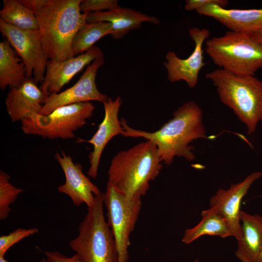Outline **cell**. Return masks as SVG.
<instances>
[{
    "label": "cell",
    "mask_w": 262,
    "mask_h": 262,
    "mask_svg": "<svg viewBox=\"0 0 262 262\" xmlns=\"http://www.w3.org/2000/svg\"><path fill=\"white\" fill-rule=\"evenodd\" d=\"M202 118L201 108L195 101H189L180 106L173 113V117L154 132L131 128L122 118L121 135L151 141L157 147L161 161L167 165L172 163L175 157L192 161L196 157L190 143L199 138H208Z\"/></svg>",
    "instance_id": "obj_1"
},
{
    "label": "cell",
    "mask_w": 262,
    "mask_h": 262,
    "mask_svg": "<svg viewBox=\"0 0 262 262\" xmlns=\"http://www.w3.org/2000/svg\"><path fill=\"white\" fill-rule=\"evenodd\" d=\"M20 1L35 15L48 60L63 61L74 57L73 38L87 22V14L80 9L82 0Z\"/></svg>",
    "instance_id": "obj_2"
},
{
    "label": "cell",
    "mask_w": 262,
    "mask_h": 262,
    "mask_svg": "<svg viewBox=\"0 0 262 262\" xmlns=\"http://www.w3.org/2000/svg\"><path fill=\"white\" fill-rule=\"evenodd\" d=\"M162 167L157 147L147 140L119 151L113 158L107 183L129 199L141 198Z\"/></svg>",
    "instance_id": "obj_3"
},
{
    "label": "cell",
    "mask_w": 262,
    "mask_h": 262,
    "mask_svg": "<svg viewBox=\"0 0 262 262\" xmlns=\"http://www.w3.org/2000/svg\"><path fill=\"white\" fill-rule=\"evenodd\" d=\"M205 77L215 87L220 100L232 110L249 135L262 121V82L255 76H239L218 68Z\"/></svg>",
    "instance_id": "obj_4"
},
{
    "label": "cell",
    "mask_w": 262,
    "mask_h": 262,
    "mask_svg": "<svg viewBox=\"0 0 262 262\" xmlns=\"http://www.w3.org/2000/svg\"><path fill=\"white\" fill-rule=\"evenodd\" d=\"M205 44L207 54L219 68L239 76H255L262 68V45L252 34L229 31Z\"/></svg>",
    "instance_id": "obj_5"
},
{
    "label": "cell",
    "mask_w": 262,
    "mask_h": 262,
    "mask_svg": "<svg viewBox=\"0 0 262 262\" xmlns=\"http://www.w3.org/2000/svg\"><path fill=\"white\" fill-rule=\"evenodd\" d=\"M104 193L95 196L94 204L80 223L70 248L84 262H119L116 243L103 212Z\"/></svg>",
    "instance_id": "obj_6"
},
{
    "label": "cell",
    "mask_w": 262,
    "mask_h": 262,
    "mask_svg": "<svg viewBox=\"0 0 262 262\" xmlns=\"http://www.w3.org/2000/svg\"><path fill=\"white\" fill-rule=\"evenodd\" d=\"M95 109L91 102H80L60 107L44 115L32 113L21 121L26 134L38 135L50 139H68L91 118Z\"/></svg>",
    "instance_id": "obj_7"
},
{
    "label": "cell",
    "mask_w": 262,
    "mask_h": 262,
    "mask_svg": "<svg viewBox=\"0 0 262 262\" xmlns=\"http://www.w3.org/2000/svg\"><path fill=\"white\" fill-rule=\"evenodd\" d=\"M104 204L108 223L116 243L119 262H127L130 237L139 217L141 198L129 199L107 183L104 193Z\"/></svg>",
    "instance_id": "obj_8"
},
{
    "label": "cell",
    "mask_w": 262,
    "mask_h": 262,
    "mask_svg": "<svg viewBox=\"0 0 262 262\" xmlns=\"http://www.w3.org/2000/svg\"><path fill=\"white\" fill-rule=\"evenodd\" d=\"M0 31L25 66L26 77L37 84L43 82L48 59L44 49L39 30H25L0 19Z\"/></svg>",
    "instance_id": "obj_9"
},
{
    "label": "cell",
    "mask_w": 262,
    "mask_h": 262,
    "mask_svg": "<svg viewBox=\"0 0 262 262\" xmlns=\"http://www.w3.org/2000/svg\"><path fill=\"white\" fill-rule=\"evenodd\" d=\"M104 63V58L94 60L88 65L78 81L72 86L48 96L39 114L46 115L60 107L80 102L96 101L104 103L108 98L107 95L99 91L96 84L98 71Z\"/></svg>",
    "instance_id": "obj_10"
},
{
    "label": "cell",
    "mask_w": 262,
    "mask_h": 262,
    "mask_svg": "<svg viewBox=\"0 0 262 262\" xmlns=\"http://www.w3.org/2000/svg\"><path fill=\"white\" fill-rule=\"evenodd\" d=\"M189 33L195 43L192 53L186 59H181L174 52L169 51L165 56L166 61L164 65L170 82L182 80L193 88L197 84L199 72L206 65L203 46L209 37L210 32L207 29L193 27L189 30Z\"/></svg>",
    "instance_id": "obj_11"
},
{
    "label": "cell",
    "mask_w": 262,
    "mask_h": 262,
    "mask_svg": "<svg viewBox=\"0 0 262 262\" xmlns=\"http://www.w3.org/2000/svg\"><path fill=\"white\" fill-rule=\"evenodd\" d=\"M262 176L260 171L249 174L243 181L231 184L228 189H219L210 198V208L227 221L232 236L238 241L242 236L240 220L241 203L252 184Z\"/></svg>",
    "instance_id": "obj_12"
},
{
    "label": "cell",
    "mask_w": 262,
    "mask_h": 262,
    "mask_svg": "<svg viewBox=\"0 0 262 262\" xmlns=\"http://www.w3.org/2000/svg\"><path fill=\"white\" fill-rule=\"evenodd\" d=\"M102 58H104L102 51L94 46L86 52L65 60H48L44 79L40 88L47 96L57 94L86 66Z\"/></svg>",
    "instance_id": "obj_13"
},
{
    "label": "cell",
    "mask_w": 262,
    "mask_h": 262,
    "mask_svg": "<svg viewBox=\"0 0 262 262\" xmlns=\"http://www.w3.org/2000/svg\"><path fill=\"white\" fill-rule=\"evenodd\" d=\"M54 157L66 178L65 182L58 187V192L69 196L74 206L79 207L85 203L87 207L91 206L96 196L101 192L83 173L82 165L75 164L72 157L63 151L57 152Z\"/></svg>",
    "instance_id": "obj_14"
},
{
    "label": "cell",
    "mask_w": 262,
    "mask_h": 262,
    "mask_svg": "<svg viewBox=\"0 0 262 262\" xmlns=\"http://www.w3.org/2000/svg\"><path fill=\"white\" fill-rule=\"evenodd\" d=\"M122 100L118 96L115 100L108 98L103 103L104 117L98 129L89 140L79 139V142H86L92 144L93 150L89 155L90 167L87 174L93 179L97 178L102 153L108 142L115 136L123 132L121 121L118 117Z\"/></svg>",
    "instance_id": "obj_15"
},
{
    "label": "cell",
    "mask_w": 262,
    "mask_h": 262,
    "mask_svg": "<svg viewBox=\"0 0 262 262\" xmlns=\"http://www.w3.org/2000/svg\"><path fill=\"white\" fill-rule=\"evenodd\" d=\"M196 12L199 15L214 18L229 31L251 34L262 31V8L228 9L213 3Z\"/></svg>",
    "instance_id": "obj_16"
},
{
    "label": "cell",
    "mask_w": 262,
    "mask_h": 262,
    "mask_svg": "<svg viewBox=\"0 0 262 262\" xmlns=\"http://www.w3.org/2000/svg\"><path fill=\"white\" fill-rule=\"evenodd\" d=\"M47 97L33 79L10 88L5 104L12 121H22L32 113H39Z\"/></svg>",
    "instance_id": "obj_17"
},
{
    "label": "cell",
    "mask_w": 262,
    "mask_h": 262,
    "mask_svg": "<svg viewBox=\"0 0 262 262\" xmlns=\"http://www.w3.org/2000/svg\"><path fill=\"white\" fill-rule=\"evenodd\" d=\"M87 22L104 21L110 23L115 39L123 38L130 31L139 29L141 23L148 22L156 25L160 23L155 16L144 14L128 8H119L110 11L91 13L87 14Z\"/></svg>",
    "instance_id": "obj_18"
},
{
    "label": "cell",
    "mask_w": 262,
    "mask_h": 262,
    "mask_svg": "<svg viewBox=\"0 0 262 262\" xmlns=\"http://www.w3.org/2000/svg\"><path fill=\"white\" fill-rule=\"evenodd\" d=\"M240 220L242 236L235 256L241 262H256L262 249V216L241 211Z\"/></svg>",
    "instance_id": "obj_19"
},
{
    "label": "cell",
    "mask_w": 262,
    "mask_h": 262,
    "mask_svg": "<svg viewBox=\"0 0 262 262\" xmlns=\"http://www.w3.org/2000/svg\"><path fill=\"white\" fill-rule=\"evenodd\" d=\"M26 79L25 66L9 42H0V88H10L21 84Z\"/></svg>",
    "instance_id": "obj_20"
},
{
    "label": "cell",
    "mask_w": 262,
    "mask_h": 262,
    "mask_svg": "<svg viewBox=\"0 0 262 262\" xmlns=\"http://www.w3.org/2000/svg\"><path fill=\"white\" fill-rule=\"evenodd\" d=\"M205 235L218 236L223 238L232 236L225 219L210 208L201 212V220L196 226L185 230L181 241L185 244H189Z\"/></svg>",
    "instance_id": "obj_21"
},
{
    "label": "cell",
    "mask_w": 262,
    "mask_h": 262,
    "mask_svg": "<svg viewBox=\"0 0 262 262\" xmlns=\"http://www.w3.org/2000/svg\"><path fill=\"white\" fill-rule=\"evenodd\" d=\"M0 19L15 27L25 30H39L33 11L20 0H3Z\"/></svg>",
    "instance_id": "obj_22"
},
{
    "label": "cell",
    "mask_w": 262,
    "mask_h": 262,
    "mask_svg": "<svg viewBox=\"0 0 262 262\" xmlns=\"http://www.w3.org/2000/svg\"><path fill=\"white\" fill-rule=\"evenodd\" d=\"M112 24L108 22H86L75 34L72 49L75 56L86 52L100 38L113 33Z\"/></svg>",
    "instance_id": "obj_23"
},
{
    "label": "cell",
    "mask_w": 262,
    "mask_h": 262,
    "mask_svg": "<svg viewBox=\"0 0 262 262\" xmlns=\"http://www.w3.org/2000/svg\"><path fill=\"white\" fill-rule=\"evenodd\" d=\"M10 177L4 171H0V219H7L14 203L19 194L24 191L21 188L13 185L9 181Z\"/></svg>",
    "instance_id": "obj_24"
},
{
    "label": "cell",
    "mask_w": 262,
    "mask_h": 262,
    "mask_svg": "<svg viewBox=\"0 0 262 262\" xmlns=\"http://www.w3.org/2000/svg\"><path fill=\"white\" fill-rule=\"evenodd\" d=\"M36 228L30 229L18 228L7 235L0 237V256L5 254L13 246L21 240L38 232Z\"/></svg>",
    "instance_id": "obj_25"
},
{
    "label": "cell",
    "mask_w": 262,
    "mask_h": 262,
    "mask_svg": "<svg viewBox=\"0 0 262 262\" xmlns=\"http://www.w3.org/2000/svg\"><path fill=\"white\" fill-rule=\"evenodd\" d=\"M120 7L116 0H82L80 5L81 12L86 14L110 11Z\"/></svg>",
    "instance_id": "obj_26"
},
{
    "label": "cell",
    "mask_w": 262,
    "mask_h": 262,
    "mask_svg": "<svg viewBox=\"0 0 262 262\" xmlns=\"http://www.w3.org/2000/svg\"><path fill=\"white\" fill-rule=\"evenodd\" d=\"M44 253L46 257L38 262H84L76 253L70 257L58 251H45Z\"/></svg>",
    "instance_id": "obj_27"
},
{
    "label": "cell",
    "mask_w": 262,
    "mask_h": 262,
    "mask_svg": "<svg viewBox=\"0 0 262 262\" xmlns=\"http://www.w3.org/2000/svg\"><path fill=\"white\" fill-rule=\"evenodd\" d=\"M215 3L220 7L226 8L229 4L227 0H186L184 8L187 11H197L206 5Z\"/></svg>",
    "instance_id": "obj_28"
},
{
    "label": "cell",
    "mask_w": 262,
    "mask_h": 262,
    "mask_svg": "<svg viewBox=\"0 0 262 262\" xmlns=\"http://www.w3.org/2000/svg\"><path fill=\"white\" fill-rule=\"evenodd\" d=\"M253 36L262 45V31L252 34Z\"/></svg>",
    "instance_id": "obj_29"
},
{
    "label": "cell",
    "mask_w": 262,
    "mask_h": 262,
    "mask_svg": "<svg viewBox=\"0 0 262 262\" xmlns=\"http://www.w3.org/2000/svg\"><path fill=\"white\" fill-rule=\"evenodd\" d=\"M256 262H262V249Z\"/></svg>",
    "instance_id": "obj_30"
},
{
    "label": "cell",
    "mask_w": 262,
    "mask_h": 262,
    "mask_svg": "<svg viewBox=\"0 0 262 262\" xmlns=\"http://www.w3.org/2000/svg\"><path fill=\"white\" fill-rule=\"evenodd\" d=\"M0 262H10L5 260L4 258V256H0Z\"/></svg>",
    "instance_id": "obj_31"
},
{
    "label": "cell",
    "mask_w": 262,
    "mask_h": 262,
    "mask_svg": "<svg viewBox=\"0 0 262 262\" xmlns=\"http://www.w3.org/2000/svg\"><path fill=\"white\" fill-rule=\"evenodd\" d=\"M195 262H199V261L197 260H196Z\"/></svg>",
    "instance_id": "obj_32"
}]
</instances>
